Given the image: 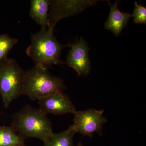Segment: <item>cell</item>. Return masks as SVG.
I'll use <instances>...</instances> for the list:
<instances>
[{"label": "cell", "mask_w": 146, "mask_h": 146, "mask_svg": "<svg viewBox=\"0 0 146 146\" xmlns=\"http://www.w3.org/2000/svg\"><path fill=\"white\" fill-rule=\"evenodd\" d=\"M11 126L24 140L35 138L44 142L54 133L47 115L28 104L13 115Z\"/></svg>", "instance_id": "cell-1"}, {"label": "cell", "mask_w": 146, "mask_h": 146, "mask_svg": "<svg viewBox=\"0 0 146 146\" xmlns=\"http://www.w3.org/2000/svg\"><path fill=\"white\" fill-rule=\"evenodd\" d=\"M50 4L49 0L31 1L30 16L41 26V29L48 28Z\"/></svg>", "instance_id": "cell-10"}, {"label": "cell", "mask_w": 146, "mask_h": 146, "mask_svg": "<svg viewBox=\"0 0 146 146\" xmlns=\"http://www.w3.org/2000/svg\"><path fill=\"white\" fill-rule=\"evenodd\" d=\"M107 1L110 6V11L104 27L106 29L112 31L115 35L118 36L132 16L127 12L120 11L118 8L117 1L114 4L111 3L109 1Z\"/></svg>", "instance_id": "cell-9"}, {"label": "cell", "mask_w": 146, "mask_h": 146, "mask_svg": "<svg viewBox=\"0 0 146 146\" xmlns=\"http://www.w3.org/2000/svg\"><path fill=\"white\" fill-rule=\"evenodd\" d=\"M39 109L48 115L74 114L76 110L70 99L63 91H58L39 100Z\"/></svg>", "instance_id": "cell-8"}, {"label": "cell", "mask_w": 146, "mask_h": 146, "mask_svg": "<svg viewBox=\"0 0 146 146\" xmlns=\"http://www.w3.org/2000/svg\"><path fill=\"white\" fill-rule=\"evenodd\" d=\"M70 45L60 44L53 32L47 29H41L31 35V44L27 48V54L34 61L35 65L48 68L52 65L65 64L60 58L61 51Z\"/></svg>", "instance_id": "cell-2"}, {"label": "cell", "mask_w": 146, "mask_h": 146, "mask_svg": "<svg viewBox=\"0 0 146 146\" xmlns=\"http://www.w3.org/2000/svg\"><path fill=\"white\" fill-rule=\"evenodd\" d=\"M76 132L71 125L66 130L54 133L44 141V146H75L74 137Z\"/></svg>", "instance_id": "cell-11"}, {"label": "cell", "mask_w": 146, "mask_h": 146, "mask_svg": "<svg viewBox=\"0 0 146 146\" xmlns=\"http://www.w3.org/2000/svg\"><path fill=\"white\" fill-rule=\"evenodd\" d=\"M25 73L12 58H7L0 63V95L6 108L23 95Z\"/></svg>", "instance_id": "cell-4"}, {"label": "cell", "mask_w": 146, "mask_h": 146, "mask_svg": "<svg viewBox=\"0 0 146 146\" xmlns=\"http://www.w3.org/2000/svg\"><path fill=\"white\" fill-rule=\"evenodd\" d=\"M76 146H84L83 145V144L82 143H80V142H79V143H78L77 144V145Z\"/></svg>", "instance_id": "cell-15"}, {"label": "cell", "mask_w": 146, "mask_h": 146, "mask_svg": "<svg viewBox=\"0 0 146 146\" xmlns=\"http://www.w3.org/2000/svg\"><path fill=\"white\" fill-rule=\"evenodd\" d=\"M18 39L7 34L0 35V63L7 58L9 53L18 43Z\"/></svg>", "instance_id": "cell-13"}, {"label": "cell", "mask_w": 146, "mask_h": 146, "mask_svg": "<svg viewBox=\"0 0 146 146\" xmlns=\"http://www.w3.org/2000/svg\"><path fill=\"white\" fill-rule=\"evenodd\" d=\"M103 114V110L89 109L76 111L72 125L73 129L76 133L90 138L95 133L102 136L103 125L107 121Z\"/></svg>", "instance_id": "cell-5"}, {"label": "cell", "mask_w": 146, "mask_h": 146, "mask_svg": "<svg viewBox=\"0 0 146 146\" xmlns=\"http://www.w3.org/2000/svg\"><path fill=\"white\" fill-rule=\"evenodd\" d=\"M135 9L133 14V22L137 24H146V8L136 1L134 3Z\"/></svg>", "instance_id": "cell-14"}, {"label": "cell", "mask_w": 146, "mask_h": 146, "mask_svg": "<svg viewBox=\"0 0 146 146\" xmlns=\"http://www.w3.org/2000/svg\"><path fill=\"white\" fill-rule=\"evenodd\" d=\"M25 140L12 127H0V146H25Z\"/></svg>", "instance_id": "cell-12"}, {"label": "cell", "mask_w": 146, "mask_h": 146, "mask_svg": "<svg viewBox=\"0 0 146 146\" xmlns=\"http://www.w3.org/2000/svg\"><path fill=\"white\" fill-rule=\"evenodd\" d=\"M96 1H50L48 29L54 31L55 27L61 19L70 17L95 5Z\"/></svg>", "instance_id": "cell-6"}, {"label": "cell", "mask_w": 146, "mask_h": 146, "mask_svg": "<svg viewBox=\"0 0 146 146\" xmlns=\"http://www.w3.org/2000/svg\"><path fill=\"white\" fill-rule=\"evenodd\" d=\"M66 88L63 79L53 76L41 65H35L25 71L23 95L32 100H39Z\"/></svg>", "instance_id": "cell-3"}, {"label": "cell", "mask_w": 146, "mask_h": 146, "mask_svg": "<svg viewBox=\"0 0 146 146\" xmlns=\"http://www.w3.org/2000/svg\"><path fill=\"white\" fill-rule=\"evenodd\" d=\"M70 47L65 64L73 68L78 76L89 74L91 66L88 54L89 48L86 41L81 37Z\"/></svg>", "instance_id": "cell-7"}]
</instances>
